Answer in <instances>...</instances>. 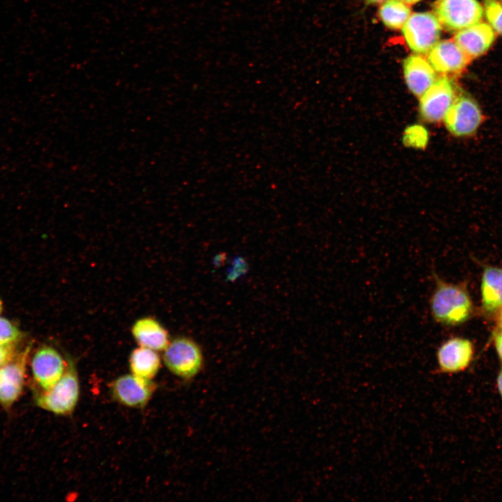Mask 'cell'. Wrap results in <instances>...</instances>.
<instances>
[{
	"mask_svg": "<svg viewBox=\"0 0 502 502\" xmlns=\"http://www.w3.org/2000/svg\"><path fill=\"white\" fill-rule=\"evenodd\" d=\"M456 97L455 86L450 79L447 77L436 79L419 97L420 116L429 123L439 122L444 119Z\"/></svg>",
	"mask_w": 502,
	"mask_h": 502,
	"instance_id": "9c48e42d",
	"label": "cell"
},
{
	"mask_svg": "<svg viewBox=\"0 0 502 502\" xmlns=\"http://www.w3.org/2000/svg\"><path fill=\"white\" fill-rule=\"evenodd\" d=\"M23 337V332L15 323L0 316V345L17 346Z\"/></svg>",
	"mask_w": 502,
	"mask_h": 502,
	"instance_id": "d6986e66",
	"label": "cell"
},
{
	"mask_svg": "<svg viewBox=\"0 0 502 502\" xmlns=\"http://www.w3.org/2000/svg\"><path fill=\"white\" fill-rule=\"evenodd\" d=\"M367 4H376L386 1V0H365Z\"/></svg>",
	"mask_w": 502,
	"mask_h": 502,
	"instance_id": "d4e9b609",
	"label": "cell"
},
{
	"mask_svg": "<svg viewBox=\"0 0 502 502\" xmlns=\"http://www.w3.org/2000/svg\"><path fill=\"white\" fill-rule=\"evenodd\" d=\"M406 4H414L420 1V0H402Z\"/></svg>",
	"mask_w": 502,
	"mask_h": 502,
	"instance_id": "484cf974",
	"label": "cell"
},
{
	"mask_svg": "<svg viewBox=\"0 0 502 502\" xmlns=\"http://www.w3.org/2000/svg\"><path fill=\"white\" fill-rule=\"evenodd\" d=\"M155 384L152 380L133 374H123L109 385L111 395L119 404L132 408H143L151 400Z\"/></svg>",
	"mask_w": 502,
	"mask_h": 502,
	"instance_id": "30bf717a",
	"label": "cell"
},
{
	"mask_svg": "<svg viewBox=\"0 0 502 502\" xmlns=\"http://www.w3.org/2000/svg\"><path fill=\"white\" fill-rule=\"evenodd\" d=\"M496 383H497L498 390L502 397V368L498 374L497 379H496Z\"/></svg>",
	"mask_w": 502,
	"mask_h": 502,
	"instance_id": "603a6c76",
	"label": "cell"
},
{
	"mask_svg": "<svg viewBox=\"0 0 502 502\" xmlns=\"http://www.w3.org/2000/svg\"><path fill=\"white\" fill-rule=\"evenodd\" d=\"M131 334L139 346L156 351H164L171 340L167 328L151 316L135 320L131 326Z\"/></svg>",
	"mask_w": 502,
	"mask_h": 502,
	"instance_id": "5bb4252c",
	"label": "cell"
},
{
	"mask_svg": "<svg viewBox=\"0 0 502 502\" xmlns=\"http://www.w3.org/2000/svg\"><path fill=\"white\" fill-rule=\"evenodd\" d=\"M427 59L436 72L443 75L459 74L471 61L454 40L439 41L428 52Z\"/></svg>",
	"mask_w": 502,
	"mask_h": 502,
	"instance_id": "7c38bea8",
	"label": "cell"
},
{
	"mask_svg": "<svg viewBox=\"0 0 502 502\" xmlns=\"http://www.w3.org/2000/svg\"><path fill=\"white\" fill-rule=\"evenodd\" d=\"M434 15L441 26L458 31L481 22L484 10L478 0H439Z\"/></svg>",
	"mask_w": 502,
	"mask_h": 502,
	"instance_id": "8992f818",
	"label": "cell"
},
{
	"mask_svg": "<svg viewBox=\"0 0 502 502\" xmlns=\"http://www.w3.org/2000/svg\"><path fill=\"white\" fill-rule=\"evenodd\" d=\"M163 362L174 375L190 379L202 370L204 358L201 348L193 339L178 336L163 351Z\"/></svg>",
	"mask_w": 502,
	"mask_h": 502,
	"instance_id": "3957f363",
	"label": "cell"
},
{
	"mask_svg": "<svg viewBox=\"0 0 502 502\" xmlns=\"http://www.w3.org/2000/svg\"><path fill=\"white\" fill-rule=\"evenodd\" d=\"M483 10L488 24L502 35V3L497 0H484Z\"/></svg>",
	"mask_w": 502,
	"mask_h": 502,
	"instance_id": "ffe728a7",
	"label": "cell"
},
{
	"mask_svg": "<svg viewBox=\"0 0 502 502\" xmlns=\"http://www.w3.org/2000/svg\"><path fill=\"white\" fill-rule=\"evenodd\" d=\"M448 131L457 137H469L476 133L483 121L478 103L472 97L457 96L444 116Z\"/></svg>",
	"mask_w": 502,
	"mask_h": 502,
	"instance_id": "ba28073f",
	"label": "cell"
},
{
	"mask_svg": "<svg viewBox=\"0 0 502 502\" xmlns=\"http://www.w3.org/2000/svg\"><path fill=\"white\" fill-rule=\"evenodd\" d=\"M3 301L0 298V314L3 312Z\"/></svg>",
	"mask_w": 502,
	"mask_h": 502,
	"instance_id": "4316f807",
	"label": "cell"
},
{
	"mask_svg": "<svg viewBox=\"0 0 502 502\" xmlns=\"http://www.w3.org/2000/svg\"><path fill=\"white\" fill-rule=\"evenodd\" d=\"M379 15L385 26L399 29L411 15V9L402 0H386L381 6Z\"/></svg>",
	"mask_w": 502,
	"mask_h": 502,
	"instance_id": "ac0fdd59",
	"label": "cell"
},
{
	"mask_svg": "<svg viewBox=\"0 0 502 502\" xmlns=\"http://www.w3.org/2000/svg\"><path fill=\"white\" fill-rule=\"evenodd\" d=\"M474 347L472 342L462 337H452L437 348V371L441 374H457L464 371L473 360Z\"/></svg>",
	"mask_w": 502,
	"mask_h": 502,
	"instance_id": "8fae6325",
	"label": "cell"
},
{
	"mask_svg": "<svg viewBox=\"0 0 502 502\" xmlns=\"http://www.w3.org/2000/svg\"><path fill=\"white\" fill-rule=\"evenodd\" d=\"M494 344L498 356L502 361V330L498 329L494 335Z\"/></svg>",
	"mask_w": 502,
	"mask_h": 502,
	"instance_id": "7402d4cb",
	"label": "cell"
},
{
	"mask_svg": "<svg viewBox=\"0 0 502 502\" xmlns=\"http://www.w3.org/2000/svg\"><path fill=\"white\" fill-rule=\"evenodd\" d=\"M453 40L472 60L490 48L495 40V31L489 24L480 22L458 31Z\"/></svg>",
	"mask_w": 502,
	"mask_h": 502,
	"instance_id": "4fadbf2b",
	"label": "cell"
},
{
	"mask_svg": "<svg viewBox=\"0 0 502 502\" xmlns=\"http://www.w3.org/2000/svg\"><path fill=\"white\" fill-rule=\"evenodd\" d=\"M497 324L499 329L502 330V310L498 313Z\"/></svg>",
	"mask_w": 502,
	"mask_h": 502,
	"instance_id": "cb8c5ba5",
	"label": "cell"
},
{
	"mask_svg": "<svg viewBox=\"0 0 502 502\" xmlns=\"http://www.w3.org/2000/svg\"><path fill=\"white\" fill-rule=\"evenodd\" d=\"M31 350V344H29L0 367V405L5 409H10L22 394Z\"/></svg>",
	"mask_w": 502,
	"mask_h": 502,
	"instance_id": "52a82bcc",
	"label": "cell"
},
{
	"mask_svg": "<svg viewBox=\"0 0 502 502\" xmlns=\"http://www.w3.org/2000/svg\"><path fill=\"white\" fill-rule=\"evenodd\" d=\"M29 363L36 391H41L50 389L61 379L67 358L54 347L43 344L35 350Z\"/></svg>",
	"mask_w": 502,
	"mask_h": 502,
	"instance_id": "277c9868",
	"label": "cell"
},
{
	"mask_svg": "<svg viewBox=\"0 0 502 502\" xmlns=\"http://www.w3.org/2000/svg\"><path fill=\"white\" fill-rule=\"evenodd\" d=\"M160 358L155 350L139 346L129 356V366L132 374L152 380L160 367Z\"/></svg>",
	"mask_w": 502,
	"mask_h": 502,
	"instance_id": "e0dca14e",
	"label": "cell"
},
{
	"mask_svg": "<svg viewBox=\"0 0 502 502\" xmlns=\"http://www.w3.org/2000/svg\"><path fill=\"white\" fill-rule=\"evenodd\" d=\"M434 289L429 298V310L433 320L443 326H458L473 315V305L463 284L444 281L434 273Z\"/></svg>",
	"mask_w": 502,
	"mask_h": 502,
	"instance_id": "6da1fadb",
	"label": "cell"
},
{
	"mask_svg": "<svg viewBox=\"0 0 502 502\" xmlns=\"http://www.w3.org/2000/svg\"><path fill=\"white\" fill-rule=\"evenodd\" d=\"M79 396V383L75 362L67 359L61 379L50 389L36 391L34 402L39 408L59 416H68L75 409Z\"/></svg>",
	"mask_w": 502,
	"mask_h": 502,
	"instance_id": "7a4b0ae2",
	"label": "cell"
},
{
	"mask_svg": "<svg viewBox=\"0 0 502 502\" xmlns=\"http://www.w3.org/2000/svg\"><path fill=\"white\" fill-rule=\"evenodd\" d=\"M480 293L481 307L485 315L493 316L502 310V268H484Z\"/></svg>",
	"mask_w": 502,
	"mask_h": 502,
	"instance_id": "2e32d148",
	"label": "cell"
},
{
	"mask_svg": "<svg viewBox=\"0 0 502 502\" xmlns=\"http://www.w3.org/2000/svg\"><path fill=\"white\" fill-rule=\"evenodd\" d=\"M17 353L16 346L0 345V367L11 361Z\"/></svg>",
	"mask_w": 502,
	"mask_h": 502,
	"instance_id": "44dd1931",
	"label": "cell"
},
{
	"mask_svg": "<svg viewBox=\"0 0 502 502\" xmlns=\"http://www.w3.org/2000/svg\"><path fill=\"white\" fill-rule=\"evenodd\" d=\"M403 72L409 89L418 97L436 80V71L429 61L420 55L407 56L403 61Z\"/></svg>",
	"mask_w": 502,
	"mask_h": 502,
	"instance_id": "9a60e30c",
	"label": "cell"
},
{
	"mask_svg": "<svg viewBox=\"0 0 502 502\" xmlns=\"http://www.w3.org/2000/svg\"><path fill=\"white\" fill-rule=\"evenodd\" d=\"M402 29L409 48L423 54L439 42L441 26L434 13L420 12L411 14Z\"/></svg>",
	"mask_w": 502,
	"mask_h": 502,
	"instance_id": "5b68a950",
	"label": "cell"
}]
</instances>
